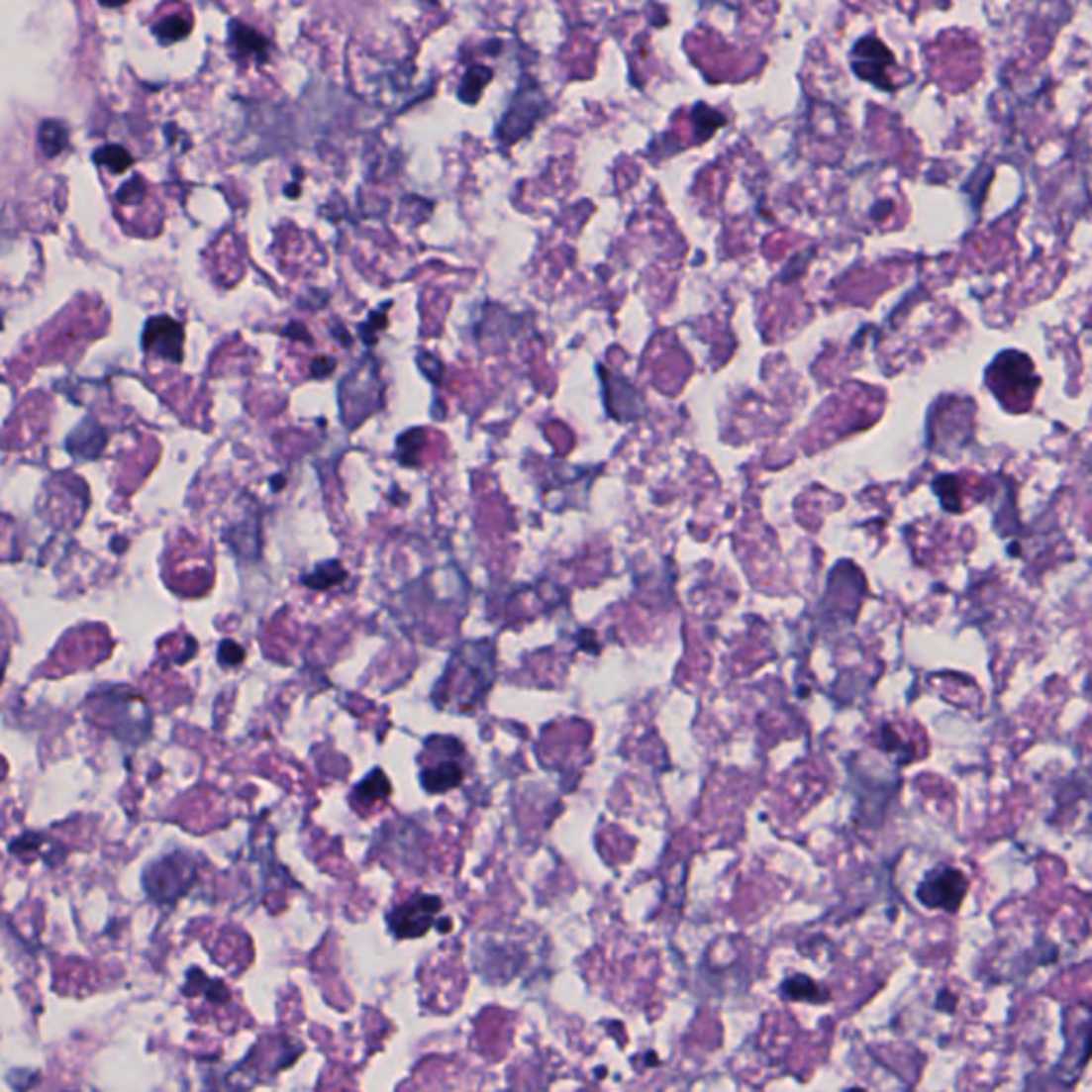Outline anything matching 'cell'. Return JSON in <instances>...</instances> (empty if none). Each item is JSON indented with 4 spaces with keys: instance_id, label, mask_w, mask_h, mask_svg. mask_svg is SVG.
Masks as SVG:
<instances>
[{
    "instance_id": "1",
    "label": "cell",
    "mask_w": 1092,
    "mask_h": 1092,
    "mask_svg": "<svg viewBox=\"0 0 1092 1092\" xmlns=\"http://www.w3.org/2000/svg\"><path fill=\"white\" fill-rule=\"evenodd\" d=\"M545 109H546V99L543 90L538 88V84L532 77H525L523 86L519 84L515 101L510 103L508 112L502 118L497 137L506 144L519 142L521 137L532 133L536 122L543 118Z\"/></svg>"
},
{
    "instance_id": "2",
    "label": "cell",
    "mask_w": 1092,
    "mask_h": 1092,
    "mask_svg": "<svg viewBox=\"0 0 1092 1092\" xmlns=\"http://www.w3.org/2000/svg\"><path fill=\"white\" fill-rule=\"evenodd\" d=\"M966 892H969V879L962 870L953 866H935L924 875L918 886V901L929 909H942L947 914H956L960 909Z\"/></svg>"
},
{
    "instance_id": "3",
    "label": "cell",
    "mask_w": 1092,
    "mask_h": 1092,
    "mask_svg": "<svg viewBox=\"0 0 1092 1092\" xmlns=\"http://www.w3.org/2000/svg\"><path fill=\"white\" fill-rule=\"evenodd\" d=\"M853 73L881 90H894L890 71L896 68L894 53L875 37H864L851 51Z\"/></svg>"
},
{
    "instance_id": "4",
    "label": "cell",
    "mask_w": 1092,
    "mask_h": 1092,
    "mask_svg": "<svg viewBox=\"0 0 1092 1092\" xmlns=\"http://www.w3.org/2000/svg\"><path fill=\"white\" fill-rule=\"evenodd\" d=\"M990 382L997 395H1001L1003 391H1009L1012 397L1027 393L1029 399L1033 397L1037 386H1040V378H1035L1029 356L1020 352H1003L988 369V384Z\"/></svg>"
},
{
    "instance_id": "5",
    "label": "cell",
    "mask_w": 1092,
    "mask_h": 1092,
    "mask_svg": "<svg viewBox=\"0 0 1092 1092\" xmlns=\"http://www.w3.org/2000/svg\"><path fill=\"white\" fill-rule=\"evenodd\" d=\"M440 911H442V901L438 896L421 894V896H414L412 901L395 907L391 914L386 916V922H389V929L399 939H414V937H423L432 929Z\"/></svg>"
},
{
    "instance_id": "6",
    "label": "cell",
    "mask_w": 1092,
    "mask_h": 1092,
    "mask_svg": "<svg viewBox=\"0 0 1092 1092\" xmlns=\"http://www.w3.org/2000/svg\"><path fill=\"white\" fill-rule=\"evenodd\" d=\"M144 348L149 354L179 363L184 358V327L171 316L149 318L144 329Z\"/></svg>"
},
{
    "instance_id": "7",
    "label": "cell",
    "mask_w": 1092,
    "mask_h": 1092,
    "mask_svg": "<svg viewBox=\"0 0 1092 1092\" xmlns=\"http://www.w3.org/2000/svg\"><path fill=\"white\" fill-rule=\"evenodd\" d=\"M457 747H459V741L450 739L448 751L438 757L440 762L425 766V770L421 772V781H423V787L427 792L445 794V792L452 790V787H459L463 783L465 766L459 762L457 755H452V749H457Z\"/></svg>"
},
{
    "instance_id": "8",
    "label": "cell",
    "mask_w": 1092,
    "mask_h": 1092,
    "mask_svg": "<svg viewBox=\"0 0 1092 1092\" xmlns=\"http://www.w3.org/2000/svg\"><path fill=\"white\" fill-rule=\"evenodd\" d=\"M229 46L233 56L248 58L256 64L267 62L271 53V41L240 20H233L229 26Z\"/></svg>"
},
{
    "instance_id": "9",
    "label": "cell",
    "mask_w": 1092,
    "mask_h": 1092,
    "mask_svg": "<svg viewBox=\"0 0 1092 1092\" xmlns=\"http://www.w3.org/2000/svg\"><path fill=\"white\" fill-rule=\"evenodd\" d=\"M781 997L790 999V1001L813 1003V1005H822V1003L831 1001V994L826 992V988H822L820 984H815V981L807 975L787 977L781 984Z\"/></svg>"
},
{
    "instance_id": "10",
    "label": "cell",
    "mask_w": 1092,
    "mask_h": 1092,
    "mask_svg": "<svg viewBox=\"0 0 1092 1092\" xmlns=\"http://www.w3.org/2000/svg\"><path fill=\"white\" fill-rule=\"evenodd\" d=\"M389 794H391V781L382 770L376 768L371 770V775L367 779H363L354 787L352 798L354 803H358L361 807H371L380 803V800L389 798Z\"/></svg>"
},
{
    "instance_id": "11",
    "label": "cell",
    "mask_w": 1092,
    "mask_h": 1092,
    "mask_svg": "<svg viewBox=\"0 0 1092 1092\" xmlns=\"http://www.w3.org/2000/svg\"><path fill=\"white\" fill-rule=\"evenodd\" d=\"M348 578L344 565L338 559H329L316 565V570L303 578V585H308L314 591H329L334 587H340L344 580Z\"/></svg>"
},
{
    "instance_id": "12",
    "label": "cell",
    "mask_w": 1092,
    "mask_h": 1092,
    "mask_svg": "<svg viewBox=\"0 0 1092 1092\" xmlns=\"http://www.w3.org/2000/svg\"><path fill=\"white\" fill-rule=\"evenodd\" d=\"M491 79H493V71L489 66H482V64L469 66L465 71V77L461 79L459 99L467 105H476L482 90H485V86L489 84Z\"/></svg>"
},
{
    "instance_id": "13",
    "label": "cell",
    "mask_w": 1092,
    "mask_h": 1092,
    "mask_svg": "<svg viewBox=\"0 0 1092 1092\" xmlns=\"http://www.w3.org/2000/svg\"><path fill=\"white\" fill-rule=\"evenodd\" d=\"M68 144L66 124L58 120H46L39 129V146L46 156H58Z\"/></svg>"
},
{
    "instance_id": "14",
    "label": "cell",
    "mask_w": 1092,
    "mask_h": 1092,
    "mask_svg": "<svg viewBox=\"0 0 1092 1092\" xmlns=\"http://www.w3.org/2000/svg\"><path fill=\"white\" fill-rule=\"evenodd\" d=\"M94 160L96 164H101V167L109 169L112 173H124L133 164V156L129 154V149L116 144H109L96 149Z\"/></svg>"
},
{
    "instance_id": "15",
    "label": "cell",
    "mask_w": 1092,
    "mask_h": 1092,
    "mask_svg": "<svg viewBox=\"0 0 1092 1092\" xmlns=\"http://www.w3.org/2000/svg\"><path fill=\"white\" fill-rule=\"evenodd\" d=\"M192 29V20L188 16H169L154 26V35L160 44H175L182 41Z\"/></svg>"
},
{
    "instance_id": "16",
    "label": "cell",
    "mask_w": 1092,
    "mask_h": 1092,
    "mask_svg": "<svg viewBox=\"0 0 1092 1092\" xmlns=\"http://www.w3.org/2000/svg\"><path fill=\"white\" fill-rule=\"evenodd\" d=\"M389 306H391V303H389ZM389 306H382V310L371 312L369 321L358 327V334H361L365 344H369V346L376 344L378 334L386 327V312H389Z\"/></svg>"
},
{
    "instance_id": "17",
    "label": "cell",
    "mask_w": 1092,
    "mask_h": 1092,
    "mask_svg": "<svg viewBox=\"0 0 1092 1092\" xmlns=\"http://www.w3.org/2000/svg\"><path fill=\"white\" fill-rule=\"evenodd\" d=\"M423 432L414 430V432H408L404 434L402 438H399V459H402V463L406 465H414V457L412 454L417 452V448L421 447L419 440H423Z\"/></svg>"
},
{
    "instance_id": "18",
    "label": "cell",
    "mask_w": 1092,
    "mask_h": 1092,
    "mask_svg": "<svg viewBox=\"0 0 1092 1092\" xmlns=\"http://www.w3.org/2000/svg\"><path fill=\"white\" fill-rule=\"evenodd\" d=\"M144 197H146V186H144V182L140 177L131 179V182L124 184L118 192V201L122 205H137V203L144 201Z\"/></svg>"
},
{
    "instance_id": "19",
    "label": "cell",
    "mask_w": 1092,
    "mask_h": 1092,
    "mask_svg": "<svg viewBox=\"0 0 1092 1092\" xmlns=\"http://www.w3.org/2000/svg\"><path fill=\"white\" fill-rule=\"evenodd\" d=\"M218 655H220V663H225V666H238V663L244 661L246 651H244L242 645L233 643V641H225L223 645H220Z\"/></svg>"
},
{
    "instance_id": "20",
    "label": "cell",
    "mask_w": 1092,
    "mask_h": 1092,
    "mask_svg": "<svg viewBox=\"0 0 1092 1092\" xmlns=\"http://www.w3.org/2000/svg\"><path fill=\"white\" fill-rule=\"evenodd\" d=\"M336 358H329V356H321L316 358V361L312 363V376L314 378H327L331 371L336 369Z\"/></svg>"
},
{
    "instance_id": "21",
    "label": "cell",
    "mask_w": 1092,
    "mask_h": 1092,
    "mask_svg": "<svg viewBox=\"0 0 1092 1092\" xmlns=\"http://www.w3.org/2000/svg\"><path fill=\"white\" fill-rule=\"evenodd\" d=\"M847 1092H864V1090H862V1088H851V1090H847Z\"/></svg>"
}]
</instances>
